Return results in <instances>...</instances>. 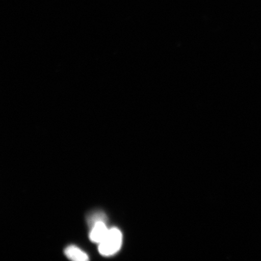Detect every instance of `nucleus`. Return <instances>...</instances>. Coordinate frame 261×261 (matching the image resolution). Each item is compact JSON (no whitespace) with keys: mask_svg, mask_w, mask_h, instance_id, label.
I'll return each mask as SVG.
<instances>
[{"mask_svg":"<svg viewBox=\"0 0 261 261\" xmlns=\"http://www.w3.org/2000/svg\"><path fill=\"white\" fill-rule=\"evenodd\" d=\"M109 231L106 223L99 222L91 227L89 234L90 240L91 242L99 244L105 238Z\"/></svg>","mask_w":261,"mask_h":261,"instance_id":"obj_2","label":"nucleus"},{"mask_svg":"<svg viewBox=\"0 0 261 261\" xmlns=\"http://www.w3.org/2000/svg\"><path fill=\"white\" fill-rule=\"evenodd\" d=\"M87 223L90 228L94 224L99 222H105L107 223V217L105 213L102 211H95L91 213L87 217Z\"/></svg>","mask_w":261,"mask_h":261,"instance_id":"obj_4","label":"nucleus"},{"mask_svg":"<svg viewBox=\"0 0 261 261\" xmlns=\"http://www.w3.org/2000/svg\"><path fill=\"white\" fill-rule=\"evenodd\" d=\"M122 241L121 231L116 227L110 228L105 238L99 244L98 250L102 256H113L120 250Z\"/></svg>","mask_w":261,"mask_h":261,"instance_id":"obj_1","label":"nucleus"},{"mask_svg":"<svg viewBox=\"0 0 261 261\" xmlns=\"http://www.w3.org/2000/svg\"><path fill=\"white\" fill-rule=\"evenodd\" d=\"M65 255L68 259L75 261H86L89 260V255L83 250L75 246H68L64 250Z\"/></svg>","mask_w":261,"mask_h":261,"instance_id":"obj_3","label":"nucleus"}]
</instances>
